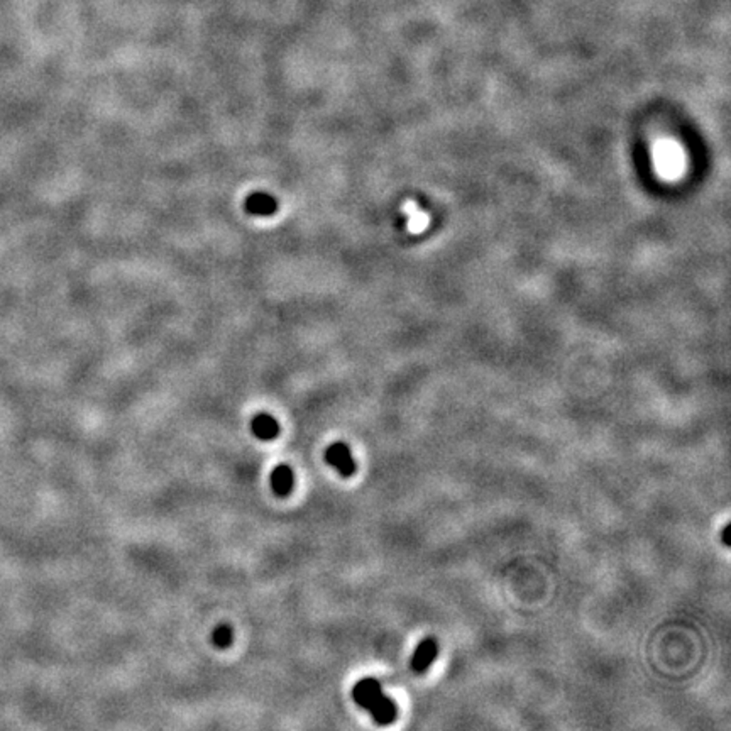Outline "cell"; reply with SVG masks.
Segmentation results:
<instances>
[{
  "label": "cell",
  "mask_w": 731,
  "mask_h": 731,
  "mask_svg": "<svg viewBox=\"0 0 731 731\" xmlns=\"http://www.w3.org/2000/svg\"><path fill=\"white\" fill-rule=\"evenodd\" d=\"M352 699L362 710H367L378 725H391L398 716V708L393 699L383 692V685L374 677L361 679L352 688Z\"/></svg>",
  "instance_id": "cell-1"
},
{
  "label": "cell",
  "mask_w": 731,
  "mask_h": 731,
  "mask_svg": "<svg viewBox=\"0 0 731 731\" xmlns=\"http://www.w3.org/2000/svg\"><path fill=\"white\" fill-rule=\"evenodd\" d=\"M654 168L657 175L667 182H676L685 171V155L679 142L672 139H661L655 142L654 153Z\"/></svg>",
  "instance_id": "cell-2"
},
{
  "label": "cell",
  "mask_w": 731,
  "mask_h": 731,
  "mask_svg": "<svg viewBox=\"0 0 731 731\" xmlns=\"http://www.w3.org/2000/svg\"><path fill=\"white\" fill-rule=\"evenodd\" d=\"M325 460H327L329 466H332L333 469L339 472L342 478H351L355 474V460L352 457L351 449L346 442H333L325 451Z\"/></svg>",
  "instance_id": "cell-3"
},
{
  "label": "cell",
  "mask_w": 731,
  "mask_h": 731,
  "mask_svg": "<svg viewBox=\"0 0 731 731\" xmlns=\"http://www.w3.org/2000/svg\"><path fill=\"white\" fill-rule=\"evenodd\" d=\"M438 657V643L433 636H427L415 648L411 657V670L415 674H425Z\"/></svg>",
  "instance_id": "cell-4"
},
{
  "label": "cell",
  "mask_w": 731,
  "mask_h": 731,
  "mask_svg": "<svg viewBox=\"0 0 731 731\" xmlns=\"http://www.w3.org/2000/svg\"><path fill=\"white\" fill-rule=\"evenodd\" d=\"M401 210H403L405 217H407V226L411 234H422V232L429 227V224H430L429 213L423 212V210L420 208L415 202H411V200L405 202Z\"/></svg>",
  "instance_id": "cell-5"
},
{
  "label": "cell",
  "mask_w": 731,
  "mask_h": 731,
  "mask_svg": "<svg viewBox=\"0 0 731 731\" xmlns=\"http://www.w3.org/2000/svg\"><path fill=\"white\" fill-rule=\"evenodd\" d=\"M295 474L293 469L286 464L276 466L271 472V487L276 496H288L293 491Z\"/></svg>",
  "instance_id": "cell-6"
},
{
  "label": "cell",
  "mask_w": 731,
  "mask_h": 731,
  "mask_svg": "<svg viewBox=\"0 0 731 731\" xmlns=\"http://www.w3.org/2000/svg\"><path fill=\"white\" fill-rule=\"evenodd\" d=\"M251 429L260 440H273L280 433L278 422L269 413H257L251 422Z\"/></svg>",
  "instance_id": "cell-7"
},
{
  "label": "cell",
  "mask_w": 731,
  "mask_h": 731,
  "mask_svg": "<svg viewBox=\"0 0 731 731\" xmlns=\"http://www.w3.org/2000/svg\"><path fill=\"white\" fill-rule=\"evenodd\" d=\"M232 639H234V632L228 625H219L212 633L213 643L219 648H227L232 643Z\"/></svg>",
  "instance_id": "cell-8"
},
{
  "label": "cell",
  "mask_w": 731,
  "mask_h": 731,
  "mask_svg": "<svg viewBox=\"0 0 731 731\" xmlns=\"http://www.w3.org/2000/svg\"><path fill=\"white\" fill-rule=\"evenodd\" d=\"M730 530H731V525L726 523L725 528H723V534H721V540L725 545H730Z\"/></svg>",
  "instance_id": "cell-9"
}]
</instances>
